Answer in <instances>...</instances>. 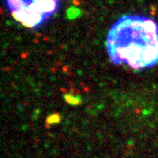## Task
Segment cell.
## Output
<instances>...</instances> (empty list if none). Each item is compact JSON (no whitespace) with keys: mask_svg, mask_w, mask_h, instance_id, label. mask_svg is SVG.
<instances>
[{"mask_svg":"<svg viewBox=\"0 0 158 158\" xmlns=\"http://www.w3.org/2000/svg\"><path fill=\"white\" fill-rule=\"evenodd\" d=\"M60 120H61V118H60V116H59V114H52V115H50L47 119V123H48V124H57V123H59L60 122Z\"/></svg>","mask_w":158,"mask_h":158,"instance_id":"obj_4","label":"cell"},{"mask_svg":"<svg viewBox=\"0 0 158 158\" xmlns=\"http://www.w3.org/2000/svg\"><path fill=\"white\" fill-rule=\"evenodd\" d=\"M12 16L28 28H36L47 21L38 0H5Z\"/></svg>","mask_w":158,"mask_h":158,"instance_id":"obj_2","label":"cell"},{"mask_svg":"<svg viewBox=\"0 0 158 158\" xmlns=\"http://www.w3.org/2000/svg\"><path fill=\"white\" fill-rule=\"evenodd\" d=\"M105 47L114 65L142 70L158 64V24L140 15L120 18L107 34Z\"/></svg>","mask_w":158,"mask_h":158,"instance_id":"obj_1","label":"cell"},{"mask_svg":"<svg viewBox=\"0 0 158 158\" xmlns=\"http://www.w3.org/2000/svg\"><path fill=\"white\" fill-rule=\"evenodd\" d=\"M39 5L47 19L54 15L59 7V0H38Z\"/></svg>","mask_w":158,"mask_h":158,"instance_id":"obj_3","label":"cell"},{"mask_svg":"<svg viewBox=\"0 0 158 158\" xmlns=\"http://www.w3.org/2000/svg\"><path fill=\"white\" fill-rule=\"evenodd\" d=\"M66 100L68 101V103H69V104H78L79 103H80V101L78 100V98H72V97H70L69 98H69H66Z\"/></svg>","mask_w":158,"mask_h":158,"instance_id":"obj_5","label":"cell"}]
</instances>
